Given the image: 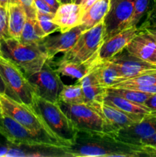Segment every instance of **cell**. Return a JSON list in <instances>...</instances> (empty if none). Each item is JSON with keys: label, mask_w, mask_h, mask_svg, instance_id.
Instances as JSON below:
<instances>
[{"label": "cell", "mask_w": 156, "mask_h": 157, "mask_svg": "<svg viewBox=\"0 0 156 157\" xmlns=\"http://www.w3.org/2000/svg\"><path fill=\"white\" fill-rule=\"evenodd\" d=\"M64 150L67 156L73 157L156 156L155 152L148 147L125 144L110 135L84 131H78L75 142Z\"/></svg>", "instance_id": "obj_1"}, {"label": "cell", "mask_w": 156, "mask_h": 157, "mask_svg": "<svg viewBox=\"0 0 156 157\" xmlns=\"http://www.w3.org/2000/svg\"><path fill=\"white\" fill-rule=\"evenodd\" d=\"M61 1V4L63 3H70V2H73V0H60Z\"/></svg>", "instance_id": "obj_41"}, {"label": "cell", "mask_w": 156, "mask_h": 157, "mask_svg": "<svg viewBox=\"0 0 156 157\" xmlns=\"http://www.w3.org/2000/svg\"><path fill=\"white\" fill-rule=\"evenodd\" d=\"M32 107L50 130L67 144V147L75 142L78 130L63 111L58 103L51 102L35 95Z\"/></svg>", "instance_id": "obj_3"}, {"label": "cell", "mask_w": 156, "mask_h": 157, "mask_svg": "<svg viewBox=\"0 0 156 157\" xmlns=\"http://www.w3.org/2000/svg\"><path fill=\"white\" fill-rule=\"evenodd\" d=\"M50 61V60L46 61L39 71L27 75V78L37 96L51 102L58 103L64 83Z\"/></svg>", "instance_id": "obj_9"}, {"label": "cell", "mask_w": 156, "mask_h": 157, "mask_svg": "<svg viewBox=\"0 0 156 157\" xmlns=\"http://www.w3.org/2000/svg\"><path fill=\"white\" fill-rule=\"evenodd\" d=\"M156 132V113L146 115L142 121L122 128L117 132L115 138L121 142L132 145L141 144Z\"/></svg>", "instance_id": "obj_11"}, {"label": "cell", "mask_w": 156, "mask_h": 157, "mask_svg": "<svg viewBox=\"0 0 156 157\" xmlns=\"http://www.w3.org/2000/svg\"><path fill=\"white\" fill-rule=\"evenodd\" d=\"M9 3H11V0H0V6L7 7Z\"/></svg>", "instance_id": "obj_40"}, {"label": "cell", "mask_w": 156, "mask_h": 157, "mask_svg": "<svg viewBox=\"0 0 156 157\" xmlns=\"http://www.w3.org/2000/svg\"><path fill=\"white\" fill-rule=\"evenodd\" d=\"M151 3H152V0H135L133 14L129 23V27L137 26L144 15L150 9Z\"/></svg>", "instance_id": "obj_28"}, {"label": "cell", "mask_w": 156, "mask_h": 157, "mask_svg": "<svg viewBox=\"0 0 156 157\" xmlns=\"http://www.w3.org/2000/svg\"><path fill=\"white\" fill-rule=\"evenodd\" d=\"M104 38L105 25L102 21L91 29L84 31L72 48L65 52L60 61L78 63L98 61V52Z\"/></svg>", "instance_id": "obj_8"}, {"label": "cell", "mask_w": 156, "mask_h": 157, "mask_svg": "<svg viewBox=\"0 0 156 157\" xmlns=\"http://www.w3.org/2000/svg\"><path fill=\"white\" fill-rule=\"evenodd\" d=\"M0 51L3 56L21 67L26 75L39 71L48 61L41 41L24 44L10 37L0 41Z\"/></svg>", "instance_id": "obj_2"}, {"label": "cell", "mask_w": 156, "mask_h": 157, "mask_svg": "<svg viewBox=\"0 0 156 157\" xmlns=\"http://www.w3.org/2000/svg\"><path fill=\"white\" fill-rule=\"evenodd\" d=\"M109 61L114 64L120 74L121 79L119 81L145 73L156 71L155 64H150L132 56L125 49Z\"/></svg>", "instance_id": "obj_13"}, {"label": "cell", "mask_w": 156, "mask_h": 157, "mask_svg": "<svg viewBox=\"0 0 156 157\" xmlns=\"http://www.w3.org/2000/svg\"><path fill=\"white\" fill-rule=\"evenodd\" d=\"M141 146H145V147H150V148H151L156 152V132L152 136H151L148 139L144 140L141 144Z\"/></svg>", "instance_id": "obj_34"}, {"label": "cell", "mask_w": 156, "mask_h": 157, "mask_svg": "<svg viewBox=\"0 0 156 157\" xmlns=\"http://www.w3.org/2000/svg\"><path fill=\"white\" fill-rule=\"evenodd\" d=\"M9 147V143L6 140V143L0 141V157H6Z\"/></svg>", "instance_id": "obj_36"}, {"label": "cell", "mask_w": 156, "mask_h": 157, "mask_svg": "<svg viewBox=\"0 0 156 157\" xmlns=\"http://www.w3.org/2000/svg\"><path fill=\"white\" fill-rule=\"evenodd\" d=\"M83 1H84V0H73V2L76 3V4L80 5L81 3L83 2Z\"/></svg>", "instance_id": "obj_42"}, {"label": "cell", "mask_w": 156, "mask_h": 157, "mask_svg": "<svg viewBox=\"0 0 156 157\" xmlns=\"http://www.w3.org/2000/svg\"><path fill=\"white\" fill-rule=\"evenodd\" d=\"M63 111L74 124L78 131L110 136V129L99 109L88 104H69L59 101Z\"/></svg>", "instance_id": "obj_6"}, {"label": "cell", "mask_w": 156, "mask_h": 157, "mask_svg": "<svg viewBox=\"0 0 156 157\" xmlns=\"http://www.w3.org/2000/svg\"><path fill=\"white\" fill-rule=\"evenodd\" d=\"M134 2L135 0H111L110 8L103 20L105 25L104 40L129 27Z\"/></svg>", "instance_id": "obj_10"}, {"label": "cell", "mask_w": 156, "mask_h": 157, "mask_svg": "<svg viewBox=\"0 0 156 157\" xmlns=\"http://www.w3.org/2000/svg\"><path fill=\"white\" fill-rule=\"evenodd\" d=\"M152 37H153V36H152ZM154 39H155V40H156V38H154Z\"/></svg>", "instance_id": "obj_45"}, {"label": "cell", "mask_w": 156, "mask_h": 157, "mask_svg": "<svg viewBox=\"0 0 156 157\" xmlns=\"http://www.w3.org/2000/svg\"><path fill=\"white\" fill-rule=\"evenodd\" d=\"M2 115V110H1V107H0V118H1Z\"/></svg>", "instance_id": "obj_44"}, {"label": "cell", "mask_w": 156, "mask_h": 157, "mask_svg": "<svg viewBox=\"0 0 156 157\" xmlns=\"http://www.w3.org/2000/svg\"><path fill=\"white\" fill-rule=\"evenodd\" d=\"M0 75L4 81L5 94L19 103L32 106L35 92L27 75L16 64L0 53Z\"/></svg>", "instance_id": "obj_4"}, {"label": "cell", "mask_w": 156, "mask_h": 157, "mask_svg": "<svg viewBox=\"0 0 156 157\" xmlns=\"http://www.w3.org/2000/svg\"><path fill=\"white\" fill-rule=\"evenodd\" d=\"M11 2H17L25 11L28 18H36L37 10L35 6V0H11Z\"/></svg>", "instance_id": "obj_32"}, {"label": "cell", "mask_w": 156, "mask_h": 157, "mask_svg": "<svg viewBox=\"0 0 156 157\" xmlns=\"http://www.w3.org/2000/svg\"><path fill=\"white\" fill-rule=\"evenodd\" d=\"M84 31H86L85 28L80 24L70 31L61 32L60 35H49L44 37L41 44L47 53L48 60L51 61L58 54L65 53L71 49Z\"/></svg>", "instance_id": "obj_12"}, {"label": "cell", "mask_w": 156, "mask_h": 157, "mask_svg": "<svg viewBox=\"0 0 156 157\" xmlns=\"http://www.w3.org/2000/svg\"><path fill=\"white\" fill-rule=\"evenodd\" d=\"M45 35L41 30L36 18H26L19 41L24 44L40 42Z\"/></svg>", "instance_id": "obj_24"}, {"label": "cell", "mask_w": 156, "mask_h": 157, "mask_svg": "<svg viewBox=\"0 0 156 157\" xmlns=\"http://www.w3.org/2000/svg\"><path fill=\"white\" fill-rule=\"evenodd\" d=\"M10 38L9 33V18L7 8L0 6V41Z\"/></svg>", "instance_id": "obj_31"}, {"label": "cell", "mask_w": 156, "mask_h": 157, "mask_svg": "<svg viewBox=\"0 0 156 157\" xmlns=\"http://www.w3.org/2000/svg\"><path fill=\"white\" fill-rule=\"evenodd\" d=\"M54 14H45L37 12L36 19L41 27V30L43 31L45 36L54 33V32L59 31V26L54 22L53 17Z\"/></svg>", "instance_id": "obj_27"}, {"label": "cell", "mask_w": 156, "mask_h": 157, "mask_svg": "<svg viewBox=\"0 0 156 157\" xmlns=\"http://www.w3.org/2000/svg\"><path fill=\"white\" fill-rule=\"evenodd\" d=\"M96 80L105 88L112 87L121 79V75L110 61H98L91 70Z\"/></svg>", "instance_id": "obj_19"}, {"label": "cell", "mask_w": 156, "mask_h": 157, "mask_svg": "<svg viewBox=\"0 0 156 157\" xmlns=\"http://www.w3.org/2000/svg\"><path fill=\"white\" fill-rule=\"evenodd\" d=\"M110 4L111 0H98L84 12L81 25H84L86 30L91 29L103 21L109 12Z\"/></svg>", "instance_id": "obj_21"}, {"label": "cell", "mask_w": 156, "mask_h": 157, "mask_svg": "<svg viewBox=\"0 0 156 157\" xmlns=\"http://www.w3.org/2000/svg\"><path fill=\"white\" fill-rule=\"evenodd\" d=\"M98 0H84L83 2L80 4L81 9H82L83 15H84V12L90 7L93 4H94L96 2H97Z\"/></svg>", "instance_id": "obj_37"}, {"label": "cell", "mask_w": 156, "mask_h": 157, "mask_svg": "<svg viewBox=\"0 0 156 157\" xmlns=\"http://www.w3.org/2000/svg\"><path fill=\"white\" fill-rule=\"evenodd\" d=\"M92 105H94L99 109L108 125L110 136L113 137H115L119 130L139 122L146 116L126 113L108 104H104L103 102H96L92 104Z\"/></svg>", "instance_id": "obj_14"}, {"label": "cell", "mask_w": 156, "mask_h": 157, "mask_svg": "<svg viewBox=\"0 0 156 157\" xmlns=\"http://www.w3.org/2000/svg\"><path fill=\"white\" fill-rule=\"evenodd\" d=\"M0 107L2 113L9 116L34 133H41L61 140L50 130L32 106L19 103L5 94H0Z\"/></svg>", "instance_id": "obj_7"}, {"label": "cell", "mask_w": 156, "mask_h": 157, "mask_svg": "<svg viewBox=\"0 0 156 157\" xmlns=\"http://www.w3.org/2000/svg\"><path fill=\"white\" fill-rule=\"evenodd\" d=\"M102 102L115 108L119 109L122 111L132 113V114L147 115L152 113V111L145 105L132 102L125 98L113 94L107 90L103 97Z\"/></svg>", "instance_id": "obj_20"}, {"label": "cell", "mask_w": 156, "mask_h": 157, "mask_svg": "<svg viewBox=\"0 0 156 157\" xmlns=\"http://www.w3.org/2000/svg\"><path fill=\"white\" fill-rule=\"evenodd\" d=\"M151 8L156 9V0H152V7Z\"/></svg>", "instance_id": "obj_43"}, {"label": "cell", "mask_w": 156, "mask_h": 157, "mask_svg": "<svg viewBox=\"0 0 156 157\" xmlns=\"http://www.w3.org/2000/svg\"><path fill=\"white\" fill-rule=\"evenodd\" d=\"M35 6L37 12L45 14H54V11L44 0H35Z\"/></svg>", "instance_id": "obj_33"}, {"label": "cell", "mask_w": 156, "mask_h": 157, "mask_svg": "<svg viewBox=\"0 0 156 157\" xmlns=\"http://www.w3.org/2000/svg\"><path fill=\"white\" fill-rule=\"evenodd\" d=\"M0 135L9 143L15 145L64 149L67 147L65 144L59 140L41 133H34L5 113H2L0 118Z\"/></svg>", "instance_id": "obj_5"}, {"label": "cell", "mask_w": 156, "mask_h": 157, "mask_svg": "<svg viewBox=\"0 0 156 157\" xmlns=\"http://www.w3.org/2000/svg\"><path fill=\"white\" fill-rule=\"evenodd\" d=\"M97 62L98 61H90L78 63L73 61H59L57 64L56 71L60 75L69 77L79 81L87 75Z\"/></svg>", "instance_id": "obj_23"}, {"label": "cell", "mask_w": 156, "mask_h": 157, "mask_svg": "<svg viewBox=\"0 0 156 157\" xmlns=\"http://www.w3.org/2000/svg\"><path fill=\"white\" fill-rule=\"evenodd\" d=\"M82 16L80 5L74 2L63 3L57 9L53 21L59 26L60 32L63 33L80 25Z\"/></svg>", "instance_id": "obj_17"}, {"label": "cell", "mask_w": 156, "mask_h": 157, "mask_svg": "<svg viewBox=\"0 0 156 157\" xmlns=\"http://www.w3.org/2000/svg\"><path fill=\"white\" fill-rule=\"evenodd\" d=\"M59 101L69 104H84V96L82 86L77 81L75 84H64L59 95Z\"/></svg>", "instance_id": "obj_25"}, {"label": "cell", "mask_w": 156, "mask_h": 157, "mask_svg": "<svg viewBox=\"0 0 156 157\" xmlns=\"http://www.w3.org/2000/svg\"><path fill=\"white\" fill-rule=\"evenodd\" d=\"M145 105L150 109L152 112L156 113V94H151L148 99L145 101Z\"/></svg>", "instance_id": "obj_35"}, {"label": "cell", "mask_w": 156, "mask_h": 157, "mask_svg": "<svg viewBox=\"0 0 156 157\" xmlns=\"http://www.w3.org/2000/svg\"><path fill=\"white\" fill-rule=\"evenodd\" d=\"M139 31H144L149 33L156 38V9L151 8L147 12V17L145 21L138 27Z\"/></svg>", "instance_id": "obj_30"}, {"label": "cell", "mask_w": 156, "mask_h": 157, "mask_svg": "<svg viewBox=\"0 0 156 157\" xmlns=\"http://www.w3.org/2000/svg\"><path fill=\"white\" fill-rule=\"evenodd\" d=\"M106 90L113 94L117 95V96L123 98L128 101L136 103L139 104L145 105V103L148 99L151 94L143 92L136 91V90H128V89L124 88H113V87H109L106 88Z\"/></svg>", "instance_id": "obj_26"}, {"label": "cell", "mask_w": 156, "mask_h": 157, "mask_svg": "<svg viewBox=\"0 0 156 157\" xmlns=\"http://www.w3.org/2000/svg\"><path fill=\"white\" fill-rule=\"evenodd\" d=\"M44 1L46 2L52 8V9L54 11V12H56L57 9H58L60 5L61 4L60 0H44Z\"/></svg>", "instance_id": "obj_38"}, {"label": "cell", "mask_w": 156, "mask_h": 157, "mask_svg": "<svg viewBox=\"0 0 156 157\" xmlns=\"http://www.w3.org/2000/svg\"><path fill=\"white\" fill-rule=\"evenodd\" d=\"M78 82L82 86L85 104H92L96 102H102L106 88L99 84L91 71L79 80Z\"/></svg>", "instance_id": "obj_18"}, {"label": "cell", "mask_w": 156, "mask_h": 157, "mask_svg": "<svg viewBox=\"0 0 156 157\" xmlns=\"http://www.w3.org/2000/svg\"><path fill=\"white\" fill-rule=\"evenodd\" d=\"M138 32L137 26H133L123 29L104 40L98 52V61H109L115 55L120 53L131 42Z\"/></svg>", "instance_id": "obj_15"}, {"label": "cell", "mask_w": 156, "mask_h": 157, "mask_svg": "<svg viewBox=\"0 0 156 157\" xmlns=\"http://www.w3.org/2000/svg\"><path fill=\"white\" fill-rule=\"evenodd\" d=\"M0 53H2L1 51H0ZM5 90H6V87H5L4 81L2 78L1 75H0V94H5Z\"/></svg>", "instance_id": "obj_39"}, {"label": "cell", "mask_w": 156, "mask_h": 157, "mask_svg": "<svg viewBox=\"0 0 156 157\" xmlns=\"http://www.w3.org/2000/svg\"><path fill=\"white\" fill-rule=\"evenodd\" d=\"M9 18V33L10 37L19 40L23 27L25 23V11L17 2H11L7 6Z\"/></svg>", "instance_id": "obj_22"}, {"label": "cell", "mask_w": 156, "mask_h": 157, "mask_svg": "<svg viewBox=\"0 0 156 157\" xmlns=\"http://www.w3.org/2000/svg\"><path fill=\"white\" fill-rule=\"evenodd\" d=\"M118 83H128V84H142V85L156 86V71L145 73L143 75L133 77V78L122 80Z\"/></svg>", "instance_id": "obj_29"}, {"label": "cell", "mask_w": 156, "mask_h": 157, "mask_svg": "<svg viewBox=\"0 0 156 157\" xmlns=\"http://www.w3.org/2000/svg\"><path fill=\"white\" fill-rule=\"evenodd\" d=\"M125 49L132 56L156 65V40L148 32L139 30Z\"/></svg>", "instance_id": "obj_16"}]
</instances>
